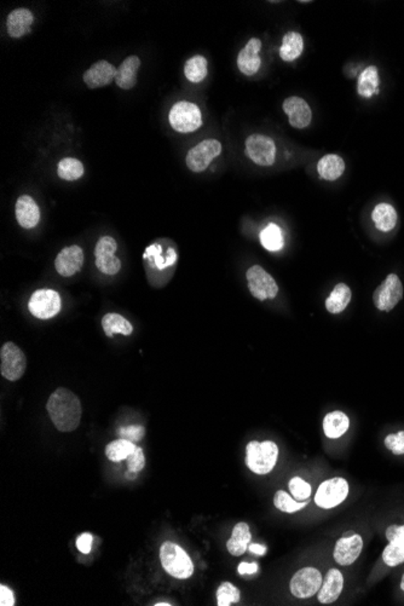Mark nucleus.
I'll use <instances>...</instances> for the list:
<instances>
[{
  "instance_id": "nucleus-1",
  "label": "nucleus",
  "mask_w": 404,
  "mask_h": 606,
  "mask_svg": "<svg viewBox=\"0 0 404 606\" xmlns=\"http://www.w3.org/2000/svg\"><path fill=\"white\" fill-rule=\"evenodd\" d=\"M46 410L55 427L61 432H72L80 425V400L68 389L59 387L54 391L46 403Z\"/></svg>"
},
{
  "instance_id": "nucleus-2",
  "label": "nucleus",
  "mask_w": 404,
  "mask_h": 606,
  "mask_svg": "<svg viewBox=\"0 0 404 606\" xmlns=\"http://www.w3.org/2000/svg\"><path fill=\"white\" fill-rule=\"evenodd\" d=\"M279 459V447L271 440H252L246 448V466L256 475H268Z\"/></svg>"
},
{
  "instance_id": "nucleus-3",
  "label": "nucleus",
  "mask_w": 404,
  "mask_h": 606,
  "mask_svg": "<svg viewBox=\"0 0 404 606\" xmlns=\"http://www.w3.org/2000/svg\"><path fill=\"white\" fill-rule=\"evenodd\" d=\"M160 561L167 574L175 579H187L194 574L193 561L178 544L167 541L160 548Z\"/></svg>"
},
{
  "instance_id": "nucleus-4",
  "label": "nucleus",
  "mask_w": 404,
  "mask_h": 606,
  "mask_svg": "<svg viewBox=\"0 0 404 606\" xmlns=\"http://www.w3.org/2000/svg\"><path fill=\"white\" fill-rule=\"evenodd\" d=\"M168 122L175 132L192 134L199 130L203 124L201 109L193 102L180 101L172 106L168 114Z\"/></svg>"
},
{
  "instance_id": "nucleus-5",
  "label": "nucleus",
  "mask_w": 404,
  "mask_h": 606,
  "mask_svg": "<svg viewBox=\"0 0 404 606\" xmlns=\"http://www.w3.org/2000/svg\"><path fill=\"white\" fill-rule=\"evenodd\" d=\"M222 150L223 147L219 140L213 138L202 140L198 145L190 149L187 154L185 157L187 166L194 173L206 171L212 161L222 154Z\"/></svg>"
},
{
  "instance_id": "nucleus-6",
  "label": "nucleus",
  "mask_w": 404,
  "mask_h": 606,
  "mask_svg": "<svg viewBox=\"0 0 404 606\" xmlns=\"http://www.w3.org/2000/svg\"><path fill=\"white\" fill-rule=\"evenodd\" d=\"M0 372L9 382H17L22 377L27 368V359L20 347L14 342H5L0 350Z\"/></svg>"
},
{
  "instance_id": "nucleus-7",
  "label": "nucleus",
  "mask_w": 404,
  "mask_h": 606,
  "mask_svg": "<svg viewBox=\"0 0 404 606\" xmlns=\"http://www.w3.org/2000/svg\"><path fill=\"white\" fill-rule=\"evenodd\" d=\"M245 153L258 166H273L276 160V144L269 136L254 134L246 140Z\"/></svg>"
},
{
  "instance_id": "nucleus-8",
  "label": "nucleus",
  "mask_w": 404,
  "mask_h": 606,
  "mask_svg": "<svg viewBox=\"0 0 404 606\" xmlns=\"http://www.w3.org/2000/svg\"><path fill=\"white\" fill-rule=\"evenodd\" d=\"M246 279L252 296L259 301L274 299L279 294V284L261 265H253L247 270Z\"/></svg>"
},
{
  "instance_id": "nucleus-9",
  "label": "nucleus",
  "mask_w": 404,
  "mask_h": 606,
  "mask_svg": "<svg viewBox=\"0 0 404 606\" xmlns=\"http://www.w3.org/2000/svg\"><path fill=\"white\" fill-rule=\"evenodd\" d=\"M349 495V483L342 477H334L319 485L315 495V503L324 510L337 507Z\"/></svg>"
},
{
  "instance_id": "nucleus-10",
  "label": "nucleus",
  "mask_w": 404,
  "mask_h": 606,
  "mask_svg": "<svg viewBox=\"0 0 404 606\" xmlns=\"http://www.w3.org/2000/svg\"><path fill=\"white\" fill-rule=\"evenodd\" d=\"M61 296L54 289H38L33 293L28 303V310L34 317L49 319L61 311Z\"/></svg>"
},
{
  "instance_id": "nucleus-11",
  "label": "nucleus",
  "mask_w": 404,
  "mask_h": 606,
  "mask_svg": "<svg viewBox=\"0 0 404 606\" xmlns=\"http://www.w3.org/2000/svg\"><path fill=\"white\" fill-rule=\"evenodd\" d=\"M403 298V284L396 274H390L374 291L373 303L377 310L390 312Z\"/></svg>"
},
{
  "instance_id": "nucleus-12",
  "label": "nucleus",
  "mask_w": 404,
  "mask_h": 606,
  "mask_svg": "<svg viewBox=\"0 0 404 606\" xmlns=\"http://www.w3.org/2000/svg\"><path fill=\"white\" fill-rule=\"evenodd\" d=\"M324 582V577L319 570L312 566L303 568L293 575L289 584L291 593L299 599H308L314 597L319 592Z\"/></svg>"
},
{
  "instance_id": "nucleus-13",
  "label": "nucleus",
  "mask_w": 404,
  "mask_h": 606,
  "mask_svg": "<svg viewBox=\"0 0 404 606\" xmlns=\"http://www.w3.org/2000/svg\"><path fill=\"white\" fill-rule=\"evenodd\" d=\"M117 243L112 236H102L94 247V264L104 275H117L122 269V261L115 257Z\"/></svg>"
},
{
  "instance_id": "nucleus-14",
  "label": "nucleus",
  "mask_w": 404,
  "mask_h": 606,
  "mask_svg": "<svg viewBox=\"0 0 404 606\" xmlns=\"http://www.w3.org/2000/svg\"><path fill=\"white\" fill-rule=\"evenodd\" d=\"M85 261L84 251L80 246L73 245L63 248L55 259V268L63 277H71L80 271Z\"/></svg>"
},
{
  "instance_id": "nucleus-15",
  "label": "nucleus",
  "mask_w": 404,
  "mask_h": 606,
  "mask_svg": "<svg viewBox=\"0 0 404 606\" xmlns=\"http://www.w3.org/2000/svg\"><path fill=\"white\" fill-rule=\"evenodd\" d=\"M283 112L288 117V122L294 129L303 130L310 125L312 120V112L310 106L305 99L292 96L284 99L282 104Z\"/></svg>"
},
{
  "instance_id": "nucleus-16",
  "label": "nucleus",
  "mask_w": 404,
  "mask_h": 606,
  "mask_svg": "<svg viewBox=\"0 0 404 606\" xmlns=\"http://www.w3.org/2000/svg\"><path fill=\"white\" fill-rule=\"evenodd\" d=\"M363 548V540L359 534L342 536L334 546L333 557L339 565L349 566L359 559Z\"/></svg>"
},
{
  "instance_id": "nucleus-17",
  "label": "nucleus",
  "mask_w": 404,
  "mask_h": 606,
  "mask_svg": "<svg viewBox=\"0 0 404 606\" xmlns=\"http://www.w3.org/2000/svg\"><path fill=\"white\" fill-rule=\"evenodd\" d=\"M387 547L382 552V561L389 566L404 563V526H391L387 530Z\"/></svg>"
},
{
  "instance_id": "nucleus-18",
  "label": "nucleus",
  "mask_w": 404,
  "mask_h": 606,
  "mask_svg": "<svg viewBox=\"0 0 404 606\" xmlns=\"http://www.w3.org/2000/svg\"><path fill=\"white\" fill-rule=\"evenodd\" d=\"M261 41L252 38L238 55V68L246 77H252L261 69V59L259 56Z\"/></svg>"
},
{
  "instance_id": "nucleus-19",
  "label": "nucleus",
  "mask_w": 404,
  "mask_h": 606,
  "mask_svg": "<svg viewBox=\"0 0 404 606\" xmlns=\"http://www.w3.org/2000/svg\"><path fill=\"white\" fill-rule=\"evenodd\" d=\"M115 75H117V68L108 61L102 59L94 63L84 73L82 79L89 89H99L112 84L113 80H115Z\"/></svg>"
},
{
  "instance_id": "nucleus-20",
  "label": "nucleus",
  "mask_w": 404,
  "mask_h": 606,
  "mask_svg": "<svg viewBox=\"0 0 404 606\" xmlns=\"http://www.w3.org/2000/svg\"><path fill=\"white\" fill-rule=\"evenodd\" d=\"M15 215L18 224L21 225L23 229L36 228L41 220L39 206L29 195H22L17 199L15 205Z\"/></svg>"
},
{
  "instance_id": "nucleus-21",
  "label": "nucleus",
  "mask_w": 404,
  "mask_h": 606,
  "mask_svg": "<svg viewBox=\"0 0 404 606\" xmlns=\"http://www.w3.org/2000/svg\"><path fill=\"white\" fill-rule=\"evenodd\" d=\"M34 22V15L31 10L18 8L8 15L6 17V31L10 38L18 39L31 31V24Z\"/></svg>"
},
{
  "instance_id": "nucleus-22",
  "label": "nucleus",
  "mask_w": 404,
  "mask_h": 606,
  "mask_svg": "<svg viewBox=\"0 0 404 606\" xmlns=\"http://www.w3.org/2000/svg\"><path fill=\"white\" fill-rule=\"evenodd\" d=\"M344 589V576L338 569H331L324 577L319 591V602L321 604H332L337 602Z\"/></svg>"
},
{
  "instance_id": "nucleus-23",
  "label": "nucleus",
  "mask_w": 404,
  "mask_h": 606,
  "mask_svg": "<svg viewBox=\"0 0 404 606\" xmlns=\"http://www.w3.org/2000/svg\"><path fill=\"white\" fill-rule=\"evenodd\" d=\"M140 67V57L135 55L126 57L117 69L115 84L122 90H131L137 84V74Z\"/></svg>"
},
{
  "instance_id": "nucleus-24",
  "label": "nucleus",
  "mask_w": 404,
  "mask_h": 606,
  "mask_svg": "<svg viewBox=\"0 0 404 606\" xmlns=\"http://www.w3.org/2000/svg\"><path fill=\"white\" fill-rule=\"evenodd\" d=\"M317 172L324 180H337L345 172V161L337 154H327L317 162Z\"/></svg>"
},
{
  "instance_id": "nucleus-25",
  "label": "nucleus",
  "mask_w": 404,
  "mask_h": 606,
  "mask_svg": "<svg viewBox=\"0 0 404 606\" xmlns=\"http://www.w3.org/2000/svg\"><path fill=\"white\" fill-rule=\"evenodd\" d=\"M304 50V39L298 31H288L282 38L280 57L284 62H293L301 57Z\"/></svg>"
},
{
  "instance_id": "nucleus-26",
  "label": "nucleus",
  "mask_w": 404,
  "mask_h": 606,
  "mask_svg": "<svg viewBox=\"0 0 404 606\" xmlns=\"http://www.w3.org/2000/svg\"><path fill=\"white\" fill-rule=\"evenodd\" d=\"M252 535L250 526L246 523H238L233 530V534L229 541L226 542V548L231 556L238 557L248 549L251 542Z\"/></svg>"
},
{
  "instance_id": "nucleus-27",
  "label": "nucleus",
  "mask_w": 404,
  "mask_h": 606,
  "mask_svg": "<svg viewBox=\"0 0 404 606\" xmlns=\"http://www.w3.org/2000/svg\"><path fill=\"white\" fill-rule=\"evenodd\" d=\"M349 426H350V420L347 418V415L340 410H334L324 417V432L328 438L337 440L342 435H345L346 431L349 430Z\"/></svg>"
},
{
  "instance_id": "nucleus-28",
  "label": "nucleus",
  "mask_w": 404,
  "mask_h": 606,
  "mask_svg": "<svg viewBox=\"0 0 404 606\" xmlns=\"http://www.w3.org/2000/svg\"><path fill=\"white\" fill-rule=\"evenodd\" d=\"M351 289L345 283H338L331 296L326 299V309L332 315L340 314L350 304Z\"/></svg>"
},
{
  "instance_id": "nucleus-29",
  "label": "nucleus",
  "mask_w": 404,
  "mask_h": 606,
  "mask_svg": "<svg viewBox=\"0 0 404 606\" xmlns=\"http://www.w3.org/2000/svg\"><path fill=\"white\" fill-rule=\"evenodd\" d=\"M372 219H373L377 229L387 233V231L395 229L396 224H397V212H396L395 207L391 206L389 203H379L374 207L373 212H372Z\"/></svg>"
},
{
  "instance_id": "nucleus-30",
  "label": "nucleus",
  "mask_w": 404,
  "mask_h": 606,
  "mask_svg": "<svg viewBox=\"0 0 404 606\" xmlns=\"http://www.w3.org/2000/svg\"><path fill=\"white\" fill-rule=\"evenodd\" d=\"M102 328L108 338L114 337V334L117 333L122 336H131L134 333V326L131 324L130 321L115 312L104 315L102 319Z\"/></svg>"
},
{
  "instance_id": "nucleus-31",
  "label": "nucleus",
  "mask_w": 404,
  "mask_h": 606,
  "mask_svg": "<svg viewBox=\"0 0 404 606\" xmlns=\"http://www.w3.org/2000/svg\"><path fill=\"white\" fill-rule=\"evenodd\" d=\"M357 92L364 99H370L373 94H379V73L375 66H369L361 73Z\"/></svg>"
},
{
  "instance_id": "nucleus-32",
  "label": "nucleus",
  "mask_w": 404,
  "mask_h": 606,
  "mask_svg": "<svg viewBox=\"0 0 404 606\" xmlns=\"http://www.w3.org/2000/svg\"><path fill=\"white\" fill-rule=\"evenodd\" d=\"M208 62L202 55H195L185 62V75L190 82H201L208 74Z\"/></svg>"
},
{
  "instance_id": "nucleus-33",
  "label": "nucleus",
  "mask_w": 404,
  "mask_h": 606,
  "mask_svg": "<svg viewBox=\"0 0 404 606\" xmlns=\"http://www.w3.org/2000/svg\"><path fill=\"white\" fill-rule=\"evenodd\" d=\"M85 167L80 160L75 157H64L57 165V175L59 178L67 182H74L84 175Z\"/></svg>"
},
{
  "instance_id": "nucleus-34",
  "label": "nucleus",
  "mask_w": 404,
  "mask_h": 606,
  "mask_svg": "<svg viewBox=\"0 0 404 606\" xmlns=\"http://www.w3.org/2000/svg\"><path fill=\"white\" fill-rule=\"evenodd\" d=\"M136 448H137V445L134 442L120 438V440H114L106 447V455L110 461L119 463L122 460H127L131 454L135 452Z\"/></svg>"
},
{
  "instance_id": "nucleus-35",
  "label": "nucleus",
  "mask_w": 404,
  "mask_h": 606,
  "mask_svg": "<svg viewBox=\"0 0 404 606\" xmlns=\"http://www.w3.org/2000/svg\"><path fill=\"white\" fill-rule=\"evenodd\" d=\"M261 243L265 250L270 252H277L282 250L283 240L282 231L276 224L266 225L264 230L261 233Z\"/></svg>"
},
{
  "instance_id": "nucleus-36",
  "label": "nucleus",
  "mask_w": 404,
  "mask_h": 606,
  "mask_svg": "<svg viewBox=\"0 0 404 606\" xmlns=\"http://www.w3.org/2000/svg\"><path fill=\"white\" fill-rule=\"evenodd\" d=\"M308 503H309V500L296 501V498L291 496L286 491H283V490H279L274 496L275 507L280 510L281 512H298V511H301L303 508H305L308 506Z\"/></svg>"
},
{
  "instance_id": "nucleus-37",
  "label": "nucleus",
  "mask_w": 404,
  "mask_h": 606,
  "mask_svg": "<svg viewBox=\"0 0 404 606\" xmlns=\"http://www.w3.org/2000/svg\"><path fill=\"white\" fill-rule=\"evenodd\" d=\"M241 593L233 584L224 582L217 589V603L218 606H230L240 602Z\"/></svg>"
},
{
  "instance_id": "nucleus-38",
  "label": "nucleus",
  "mask_w": 404,
  "mask_h": 606,
  "mask_svg": "<svg viewBox=\"0 0 404 606\" xmlns=\"http://www.w3.org/2000/svg\"><path fill=\"white\" fill-rule=\"evenodd\" d=\"M288 489L296 501H305L310 498L311 485L301 477H293L288 483Z\"/></svg>"
},
{
  "instance_id": "nucleus-39",
  "label": "nucleus",
  "mask_w": 404,
  "mask_h": 606,
  "mask_svg": "<svg viewBox=\"0 0 404 606\" xmlns=\"http://www.w3.org/2000/svg\"><path fill=\"white\" fill-rule=\"evenodd\" d=\"M384 443L387 445V449L391 450L395 455H403L404 431H400L398 433H391L385 438Z\"/></svg>"
},
{
  "instance_id": "nucleus-40",
  "label": "nucleus",
  "mask_w": 404,
  "mask_h": 606,
  "mask_svg": "<svg viewBox=\"0 0 404 606\" xmlns=\"http://www.w3.org/2000/svg\"><path fill=\"white\" fill-rule=\"evenodd\" d=\"M127 466H129V471L136 472V473L143 470L145 466V458L142 448L137 447L135 452L127 458Z\"/></svg>"
},
{
  "instance_id": "nucleus-41",
  "label": "nucleus",
  "mask_w": 404,
  "mask_h": 606,
  "mask_svg": "<svg viewBox=\"0 0 404 606\" xmlns=\"http://www.w3.org/2000/svg\"><path fill=\"white\" fill-rule=\"evenodd\" d=\"M145 435V430L143 426L140 425H134V426L122 427L119 431V435L122 440H130V442H138L142 440V437Z\"/></svg>"
},
{
  "instance_id": "nucleus-42",
  "label": "nucleus",
  "mask_w": 404,
  "mask_h": 606,
  "mask_svg": "<svg viewBox=\"0 0 404 606\" xmlns=\"http://www.w3.org/2000/svg\"><path fill=\"white\" fill-rule=\"evenodd\" d=\"M92 541H94L92 535L89 534V533L81 534L77 540L78 549H79L81 553H84V554L90 553L91 548H92Z\"/></svg>"
},
{
  "instance_id": "nucleus-43",
  "label": "nucleus",
  "mask_w": 404,
  "mask_h": 606,
  "mask_svg": "<svg viewBox=\"0 0 404 606\" xmlns=\"http://www.w3.org/2000/svg\"><path fill=\"white\" fill-rule=\"evenodd\" d=\"M0 605H15L14 593H13V591L9 587H6L4 584L0 586Z\"/></svg>"
},
{
  "instance_id": "nucleus-44",
  "label": "nucleus",
  "mask_w": 404,
  "mask_h": 606,
  "mask_svg": "<svg viewBox=\"0 0 404 606\" xmlns=\"http://www.w3.org/2000/svg\"><path fill=\"white\" fill-rule=\"evenodd\" d=\"M238 571L241 574V575H247V574H256L257 571H258V565H257L256 563H241L240 565H238Z\"/></svg>"
},
{
  "instance_id": "nucleus-45",
  "label": "nucleus",
  "mask_w": 404,
  "mask_h": 606,
  "mask_svg": "<svg viewBox=\"0 0 404 606\" xmlns=\"http://www.w3.org/2000/svg\"><path fill=\"white\" fill-rule=\"evenodd\" d=\"M248 549H250V552L254 553V554H257V556H263V554H265V553H266V547H265V546H263V544H248Z\"/></svg>"
},
{
  "instance_id": "nucleus-46",
  "label": "nucleus",
  "mask_w": 404,
  "mask_h": 606,
  "mask_svg": "<svg viewBox=\"0 0 404 606\" xmlns=\"http://www.w3.org/2000/svg\"><path fill=\"white\" fill-rule=\"evenodd\" d=\"M125 476L127 477V478H129V479H135L136 472H131V471L126 472Z\"/></svg>"
},
{
  "instance_id": "nucleus-47",
  "label": "nucleus",
  "mask_w": 404,
  "mask_h": 606,
  "mask_svg": "<svg viewBox=\"0 0 404 606\" xmlns=\"http://www.w3.org/2000/svg\"><path fill=\"white\" fill-rule=\"evenodd\" d=\"M157 606H170L171 604H168V603H157L155 604Z\"/></svg>"
},
{
  "instance_id": "nucleus-48",
  "label": "nucleus",
  "mask_w": 404,
  "mask_h": 606,
  "mask_svg": "<svg viewBox=\"0 0 404 606\" xmlns=\"http://www.w3.org/2000/svg\"><path fill=\"white\" fill-rule=\"evenodd\" d=\"M401 589L404 592V575L402 576V581H401Z\"/></svg>"
}]
</instances>
